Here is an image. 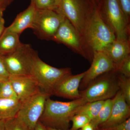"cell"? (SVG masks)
I'll return each instance as SVG.
<instances>
[{
  "instance_id": "14",
  "label": "cell",
  "mask_w": 130,
  "mask_h": 130,
  "mask_svg": "<svg viewBox=\"0 0 130 130\" xmlns=\"http://www.w3.org/2000/svg\"><path fill=\"white\" fill-rule=\"evenodd\" d=\"M86 71L66 77L55 87L53 95L72 100L81 99L79 85Z\"/></svg>"
},
{
  "instance_id": "7",
  "label": "cell",
  "mask_w": 130,
  "mask_h": 130,
  "mask_svg": "<svg viewBox=\"0 0 130 130\" xmlns=\"http://www.w3.org/2000/svg\"><path fill=\"white\" fill-rule=\"evenodd\" d=\"M65 18L58 10L37 9L31 29L40 39L52 40Z\"/></svg>"
},
{
  "instance_id": "19",
  "label": "cell",
  "mask_w": 130,
  "mask_h": 130,
  "mask_svg": "<svg viewBox=\"0 0 130 130\" xmlns=\"http://www.w3.org/2000/svg\"><path fill=\"white\" fill-rule=\"evenodd\" d=\"M113 98L105 101L97 116L90 122L96 130L98 129L100 126L109 118L113 105Z\"/></svg>"
},
{
  "instance_id": "20",
  "label": "cell",
  "mask_w": 130,
  "mask_h": 130,
  "mask_svg": "<svg viewBox=\"0 0 130 130\" xmlns=\"http://www.w3.org/2000/svg\"><path fill=\"white\" fill-rule=\"evenodd\" d=\"M105 101L86 102L79 107L76 114H82L87 116L90 120L97 116Z\"/></svg>"
},
{
  "instance_id": "18",
  "label": "cell",
  "mask_w": 130,
  "mask_h": 130,
  "mask_svg": "<svg viewBox=\"0 0 130 130\" xmlns=\"http://www.w3.org/2000/svg\"><path fill=\"white\" fill-rule=\"evenodd\" d=\"M21 102L17 99L0 98V120H6L16 116Z\"/></svg>"
},
{
  "instance_id": "16",
  "label": "cell",
  "mask_w": 130,
  "mask_h": 130,
  "mask_svg": "<svg viewBox=\"0 0 130 130\" xmlns=\"http://www.w3.org/2000/svg\"><path fill=\"white\" fill-rule=\"evenodd\" d=\"M37 9L31 3L25 10L18 14L11 24L5 30L20 35L28 28H32Z\"/></svg>"
},
{
  "instance_id": "2",
  "label": "cell",
  "mask_w": 130,
  "mask_h": 130,
  "mask_svg": "<svg viewBox=\"0 0 130 130\" xmlns=\"http://www.w3.org/2000/svg\"><path fill=\"white\" fill-rule=\"evenodd\" d=\"M114 32L104 21L100 9H94L86 24L83 38L89 52L103 51L115 40Z\"/></svg>"
},
{
  "instance_id": "35",
  "label": "cell",
  "mask_w": 130,
  "mask_h": 130,
  "mask_svg": "<svg viewBox=\"0 0 130 130\" xmlns=\"http://www.w3.org/2000/svg\"><path fill=\"white\" fill-rule=\"evenodd\" d=\"M55 6H56L57 9H58V6L60 3V1L61 0H53Z\"/></svg>"
},
{
  "instance_id": "36",
  "label": "cell",
  "mask_w": 130,
  "mask_h": 130,
  "mask_svg": "<svg viewBox=\"0 0 130 130\" xmlns=\"http://www.w3.org/2000/svg\"><path fill=\"white\" fill-rule=\"evenodd\" d=\"M46 127L48 130H68V129H56V128H50V127Z\"/></svg>"
},
{
  "instance_id": "13",
  "label": "cell",
  "mask_w": 130,
  "mask_h": 130,
  "mask_svg": "<svg viewBox=\"0 0 130 130\" xmlns=\"http://www.w3.org/2000/svg\"><path fill=\"white\" fill-rule=\"evenodd\" d=\"M114 102L109 118L100 126V130L111 128L125 121L130 118V106L126 103L120 90L113 98Z\"/></svg>"
},
{
  "instance_id": "38",
  "label": "cell",
  "mask_w": 130,
  "mask_h": 130,
  "mask_svg": "<svg viewBox=\"0 0 130 130\" xmlns=\"http://www.w3.org/2000/svg\"><path fill=\"white\" fill-rule=\"evenodd\" d=\"M97 1H100V0H97Z\"/></svg>"
},
{
  "instance_id": "17",
  "label": "cell",
  "mask_w": 130,
  "mask_h": 130,
  "mask_svg": "<svg viewBox=\"0 0 130 130\" xmlns=\"http://www.w3.org/2000/svg\"><path fill=\"white\" fill-rule=\"evenodd\" d=\"M20 35L4 30L0 37V55H5L14 51L21 44Z\"/></svg>"
},
{
  "instance_id": "9",
  "label": "cell",
  "mask_w": 130,
  "mask_h": 130,
  "mask_svg": "<svg viewBox=\"0 0 130 130\" xmlns=\"http://www.w3.org/2000/svg\"><path fill=\"white\" fill-rule=\"evenodd\" d=\"M52 40L65 44L89 61H92L93 55L89 52L83 38L66 18Z\"/></svg>"
},
{
  "instance_id": "39",
  "label": "cell",
  "mask_w": 130,
  "mask_h": 130,
  "mask_svg": "<svg viewBox=\"0 0 130 130\" xmlns=\"http://www.w3.org/2000/svg\"><path fill=\"white\" fill-rule=\"evenodd\" d=\"M1 79H0V81H1Z\"/></svg>"
},
{
  "instance_id": "1",
  "label": "cell",
  "mask_w": 130,
  "mask_h": 130,
  "mask_svg": "<svg viewBox=\"0 0 130 130\" xmlns=\"http://www.w3.org/2000/svg\"><path fill=\"white\" fill-rule=\"evenodd\" d=\"M47 98L43 113L39 120L46 127L67 129L72 117L79 107L86 102L83 99L68 102L58 101Z\"/></svg>"
},
{
  "instance_id": "25",
  "label": "cell",
  "mask_w": 130,
  "mask_h": 130,
  "mask_svg": "<svg viewBox=\"0 0 130 130\" xmlns=\"http://www.w3.org/2000/svg\"><path fill=\"white\" fill-rule=\"evenodd\" d=\"M89 119L84 115L76 114L71 119L72 125L71 130H79L90 122Z\"/></svg>"
},
{
  "instance_id": "23",
  "label": "cell",
  "mask_w": 130,
  "mask_h": 130,
  "mask_svg": "<svg viewBox=\"0 0 130 130\" xmlns=\"http://www.w3.org/2000/svg\"><path fill=\"white\" fill-rule=\"evenodd\" d=\"M4 130H30L20 120L15 116L5 120Z\"/></svg>"
},
{
  "instance_id": "22",
  "label": "cell",
  "mask_w": 130,
  "mask_h": 130,
  "mask_svg": "<svg viewBox=\"0 0 130 130\" xmlns=\"http://www.w3.org/2000/svg\"><path fill=\"white\" fill-rule=\"evenodd\" d=\"M0 98L18 100L9 78L0 81Z\"/></svg>"
},
{
  "instance_id": "21",
  "label": "cell",
  "mask_w": 130,
  "mask_h": 130,
  "mask_svg": "<svg viewBox=\"0 0 130 130\" xmlns=\"http://www.w3.org/2000/svg\"><path fill=\"white\" fill-rule=\"evenodd\" d=\"M118 84L126 103L130 106V77L117 73Z\"/></svg>"
},
{
  "instance_id": "5",
  "label": "cell",
  "mask_w": 130,
  "mask_h": 130,
  "mask_svg": "<svg viewBox=\"0 0 130 130\" xmlns=\"http://www.w3.org/2000/svg\"><path fill=\"white\" fill-rule=\"evenodd\" d=\"M2 56L10 76L31 75L38 56L30 45L23 43L11 53Z\"/></svg>"
},
{
  "instance_id": "27",
  "label": "cell",
  "mask_w": 130,
  "mask_h": 130,
  "mask_svg": "<svg viewBox=\"0 0 130 130\" xmlns=\"http://www.w3.org/2000/svg\"><path fill=\"white\" fill-rule=\"evenodd\" d=\"M10 76L3 58L2 55H0V79L1 80L8 79Z\"/></svg>"
},
{
  "instance_id": "6",
  "label": "cell",
  "mask_w": 130,
  "mask_h": 130,
  "mask_svg": "<svg viewBox=\"0 0 130 130\" xmlns=\"http://www.w3.org/2000/svg\"><path fill=\"white\" fill-rule=\"evenodd\" d=\"M93 10H91L86 0H61L57 9L71 22L83 38L86 24Z\"/></svg>"
},
{
  "instance_id": "3",
  "label": "cell",
  "mask_w": 130,
  "mask_h": 130,
  "mask_svg": "<svg viewBox=\"0 0 130 130\" xmlns=\"http://www.w3.org/2000/svg\"><path fill=\"white\" fill-rule=\"evenodd\" d=\"M119 90L117 73L112 71L96 78L79 93L81 99L90 102L112 99Z\"/></svg>"
},
{
  "instance_id": "4",
  "label": "cell",
  "mask_w": 130,
  "mask_h": 130,
  "mask_svg": "<svg viewBox=\"0 0 130 130\" xmlns=\"http://www.w3.org/2000/svg\"><path fill=\"white\" fill-rule=\"evenodd\" d=\"M72 74L70 68H58L50 66L37 57L31 75L37 82L42 91L53 95L56 86L66 77Z\"/></svg>"
},
{
  "instance_id": "12",
  "label": "cell",
  "mask_w": 130,
  "mask_h": 130,
  "mask_svg": "<svg viewBox=\"0 0 130 130\" xmlns=\"http://www.w3.org/2000/svg\"><path fill=\"white\" fill-rule=\"evenodd\" d=\"M17 98L21 102L42 91L37 82L31 75L10 76Z\"/></svg>"
},
{
  "instance_id": "15",
  "label": "cell",
  "mask_w": 130,
  "mask_h": 130,
  "mask_svg": "<svg viewBox=\"0 0 130 130\" xmlns=\"http://www.w3.org/2000/svg\"><path fill=\"white\" fill-rule=\"evenodd\" d=\"M103 51L112 61L115 68L121 61L130 55L129 38H116Z\"/></svg>"
},
{
  "instance_id": "26",
  "label": "cell",
  "mask_w": 130,
  "mask_h": 130,
  "mask_svg": "<svg viewBox=\"0 0 130 130\" xmlns=\"http://www.w3.org/2000/svg\"><path fill=\"white\" fill-rule=\"evenodd\" d=\"M31 3L37 9L57 10L53 0H31Z\"/></svg>"
},
{
  "instance_id": "33",
  "label": "cell",
  "mask_w": 130,
  "mask_h": 130,
  "mask_svg": "<svg viewBox=\"0 0 130 130\" xmlns=\"http://www.w3.org/2000/svg\"><path fill=\"white\" fill-rule=\"evenodd\" d=\"M79 130H96L90 123H88L86 125L82 127Z\"/></svg>"
},
{
  "instance_id": "32",
  "label": "cell",
  "mask_w": 130,
  "mask_h": 130,
  "mask_svg": "<svg viewBox=\"0 0 130 130\" xmlns=\"http://www.w3.org/2000/svg\"><path fill=\"white\" fill-rule=\"evenodd\" d=\"M35 130H48L47 129V127L44 125L40 121H38L36 127H35Z\"/></svg>"
},
{
  "instance_id": "11",
  "label": "cell",
  "mask_w": 130,
  "mask_h": 130,
  "mask_svg": "<svg viewBox=\"0 0 130 130\" xmlns=\"http://www.w3.org/2000/svg\"><path fill=\"white\" fill-rule=\"evenodd\" d=\"M90 68L86 71L79 85L81 90L87 87L91 82L101 75L114 71L115 64L108 55L103 51L93 52Z\"/></svg>"
},
{
  "instance_id": "28",
  "label": "cell",
  "mask_w": 130,
  "mask_h": 130,
  "mask_svg": "<svg viewBox=\"0 0 130 130\" xmlns=\"http://www.w3.org/2000/svg\"><path fill=\"white\" fill-rule=\"evenodd\" d=\"M101 130H130V118L118 124L107 129Z\"/></svg>"
},
{
  "instance_id": "24",
  "label": "cell",
  "mask_w": 130,
  "mask_h": 130,
  "mask_svg": "<svg viewBox=\"0 0 130 130\" xmlns=\"http://www.w3.org/2000/svg\"><path fill=\"white\" fill-rule=\"evenodd\" d=\"M114 72L130 77V55H128L115 67Z\"/></svg>"
},
{
  "instance_id": "29",
  "label": "cell",
  "mask_w": 130,
  "mask_h": 130,
  "mask_svg": "<svg viewBox=\"0 0 130 130\" xmlns=\"http://www.w3.org/2000/svg\"><path fill=\"white\" fill-rule=\"evenodd\" d=\"M121 8L127 19L129 21L130 0H118Z\"/></svg>"
},
{
  "instance_id": "10",
  "label": "cell",
  "mask_w": 130,
  "mask_h": 130,
  "mask_svg": "<svg viewBox=\"0 0 130 130\" xmlns=\"http://www.w3.org/2000/svg\"><path fill=\"white\" fill-rule=\"evenodd\" d=\"M48 97L50 96L42 91L21 102L16 117L23 121L29 129L35 130Z\"/></svg>"
},
{
  "instance_id": "37",
  "label": "cell",
  "mask_w": 130,
  "mask_h": 130,
  "mask_svg": "<svg viewBox=\"0 0 130 130\" xmlns=\"http://www.w3.org/2000/svg\"><path fill=\"white\" fill-rule=\"evenodd\" d=\"M5 11V9H3V8H0V14L2 13H3V12Z\"/></svg>"
},
{
  "instance_id": "31",
  "label": "cell",
  "mask_w": 130,
  "mask_h": 130,
  "mask_svg": "<svg viewBox=\"0 0 130 130\" xmlns=\"http://www.w3.org/2000/svg\"><path fill=\"white\" fill-rule=\"evenodd\" d=\"M3 13H2L0 14V37L2 35L5 29V21L3 18Z\"/></svg>"
},
{
  "instance_id": "34",
  "label": "cell",
  "mask_w": 130,
  "mask_h": 130,
  "mask_svg": "<svg viewBox=\"0 0 130 130\" xmlns=\"http://www.w3.org/2000/svg\"><path fill=\"white\" fill-rule=\"evenodd\" d=\"M5 120H0V130H4Z\"/></svg>"
},
{
  "instance_id": "30",
  "label": "cell",
  "mask_w": 130,
  "mask_h": 130,
  "mask_svg": "<svg viewBox=\"0 0 130 130\" xmlns=\"http://www.w3.org/2000/svg\"><path fill=\"white\" fill-rule=\"evenodd\" d=\"M14 0H0V8L6 9Z\"/></svg>"
},
{
  "instance_id": "8",
  "label": "cell",
  "mask_w": 130,
  "mask_h": 130,
  "mask_svg": "<svg viewBox=\"0 0 130 130\" xmlns=\"http://www.w3.org/2000/svg\"><path fill=\"white\" fill-rule=\"evenodd\" d=\"M101 15L114 32L116 38L129 37V21L127 19L118 0H105Z\"/></svg>"
}]
</instances>
